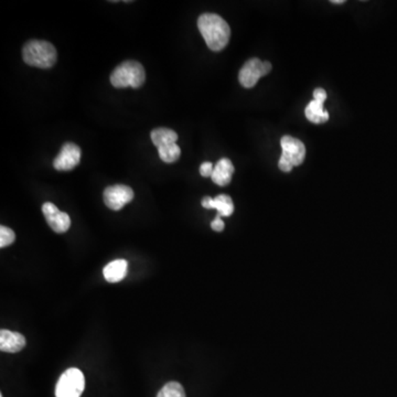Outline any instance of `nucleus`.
<instances>
[{
    "label": "nucleus",
    "mask_w": 397,
    "mask_h": 397,
    "mask_svg": "<svg viewBox=\"0 0 397 397\" xmlns=\"http://www.w3.org/2000/svg\"><path fill=\"white\" fill-rule=\"evenodd\" d=\"M314 99L323 103V102L327 99V93H325V90H323V88H317V90H315V92H314Z\"/></svg>",
    "instance_id": "obj_21"
},
{
    "label": "nucleus",
    "mask_w": 397,
    "mask_h": 397,
    "mask_svg": "<svg viewBox=\"0 0 397 397\" xmlns=\"http://www.w3.org/2000/svg\"><path fill=\"white\" fill-rule=\"evenodd\" d=\"M270 71H272V64L267 61L263 62V64H261V73H263V76L268 74Z\"/></svg>",
    "instance_id": "obj_22"
},
{
    "label": "nucleus",
    "mask_w": 397,
    "mask_h": 397,
    "mask_svg": "<svg viewBox=\"0 0 397 397\" xmlns=\"http://www.w3.org/2000/svg\"><path fill=\"white\" fill-rule=\"evenodd\" d=\"M80 161V147L72 143H67L62 146L59 155L54 159V165L56 170L70 171L78 167Z\"/></svg>",
    "instance_id": "obj_7"
},
{
    "label": "nucleus",
    "mask_w": 397,
    "mask_h": 397,
    "mask_svg": "<svg viewBox=\"0 0 397 397\" xmlns=\"http://www.w3.org/2000/svg\"><path fill=\"white\" fill-rule=\"evenodd\" d=\"M197 28L211 50L218 52L227 46L231 37V29L227 22L219 15H201L197 19Z\"/></svg>",
    "instance_id": "obj_1"
},
{
    "label": "nucleus",
    "mask_w": 397,
    "mask_h": 397,
    "mask_svg": "<svg viewBox=\"0 0 397 397\" xmlns=\"http://www.w3.org/2000/svg\"><path fill=\"white\" fill-rule=\"evenodd\" d=\"M305 115L309 122L315 124H323L328 122L329 113L323 108V103L321 102H310L305 110Z\"/></svg>",
    "instance_id": "obj_15"
},
{
    "label": "nucleus",
    "mask_w": 397,
    "mask_h": 397,
    "mask_svg": "<svg viewBox=\"0 0 397 397\" xmlns=\"http://www.w3.org/2000/svg\"><path fill=\"white\" fill-rule=\"evenodd\" d=\"M211 227L216 232H222L224 229V222L222 221L221 216H216V219L211 223Z\"/></svg>",
    "instance_id": "obj_20"
},
{
    "label": "nucleus",
    "mask_w": 397,
    "mask_h": 397,
    "mask_svg": "<svg viewBox=\"0 0 397 397\" xmlns=\"http://www.w3.org/2000/svg\"><path fill=\"white\" fill-rule=\"evenodd\" d=\"M16 240V234H15L13 229L9 227H0V248H5L7 246L11 245Z\"/></svg>",
    "instance_id": "obj_18"
},
{
    "label": "nucleus",
    "mask_w": 397,
    "mask_h": 397,
    "mask_svg": "<svg viewBox=\"0 0 397 397\" xmlns=\"http://www.w3.org/2000/svg\"><path fill=\"white\" fill-rule=\"evenodd\" d=\"M157 397H186L184 387L178 382H169L160 389Z\"/></svg>",
    "instance_id": "obj_17"
},
{
    "label": "nucleus",
    "mask_w": 397,
    "mask_h": 397,
    "mask_svg": "<svg viewBox=\"0 0 397 397\" xmlns=\"http://www.w3.org/2000/svg\"><path fill=\"white\" fill-rule=\"evenodd\" d=\"M214 167L211 163H203L200 167V174L202 177H212L213 174Z\"/></svg>",
    "instance_id": "obj_19"
},
{
    "label": "nucleus",
    "mask_w": 397,
    "mask_h": 397,
    "mask_svg": "<svg viewBox=\"0 0 397 397\" xmlns=\"http://www.w3.org/2000/svg\"><path fill=\"white\" fill-rule=\"evenodd\" d=\"M43 216L46 218L49 227L58 234L69 231L71 227V219L69 214L61 212L54 203L46 202L42 206Z\"/></svg>",
    "instance_id": "obj_8"
},
{
    "label": "nucleus",
    "mask_w": 397,
    "mask_h": 397,
    "mask_svg": "<svg viewBox=\"0 0 397 397\" xmlns=\"http://www.w3.org/2000/svg\"><path fill=\"white\" fill-rule=\"evenodd\" d=\"M0 397H3V394H0Z\"/></svg>",
    "instance_id": "obj_24"
},
{
    "label": "nucleus",
    "mask_w": 397,
    "mask_h": 397,
    "mask_svg": "<svg viewBox=\"0 0 397 397\" xmlns=\"http://www.w3.org/2000/svg\"><path fill=\"white\" fill-rule=\"evenodd\" d=\"M233 174H234V165L232 161L227 158H222L214 167L213 174L211 178L212 181L220 187H225L232 180Z\"/></svg>",
    "instance_id": "obj_12"
},
{
    "label": "nucleus",
    "mask_w": 397,
    "mask_h": 397,
    "mask_svg": "<svg viewBox=\"0 0 397 397\" xmlns=\"http://www.w3.org/2000/svg\"><path fill=\"white\" fill-rule=\"evenodd\" d=\"M22 59L30 67L50 69L56 63L58 54L48 41L30 40L22 49Z\"/></svg>",
    "instance_id": "obj_2"
},
{
    "label": "nucleus",
    "mask_w": 397,
    "mask_h": 397,
    "mask_svg": "<svg viewBox=\"0 0 397 397\" xmlns=\"http://www.w3.org/2000/svg\"><path fill=\"white\" fill-rule=\"evenodd\" d=\"M104 202L107 208L111 210L120 211L131 202L133 199V191L131 187L125 186V184H115L105 189Z\"/></svg>",
    "instance_id": "obj_6"
},
{
    "label": "nucleus",
    "mask_w": 397,
    "mask_h": 397,
    "mask_svg": "<svg viewBox=\"0 0 397 397\" xmlns=\"http://www.w3.org/2000/svg\"><path fill=\"white\" fill-rule=\"evenodd\" d=\"M202 206L204 209H214V210L218 211V216H232L233 212H234V204H233L232 199L227 195H220L214 199L206 197L202 200Z\"/></svg>",
    "instance_id": "obj_11"
},
{
    "label": "nucleus",
    "mask_w": 397,
    "mask_h": 397,
    "mask_svg": "<svg viewBox=\"0 0 397 397\" xmlns=\"http://www.w3.org/2000/svg\"><path fill=\"white\" fill-rule=\"evenodd\" d=\"M26 347V338L15 331H0V350L8 353H17Z\"/></svg>",
    "instance_id": "obj_10"
},
{
    "label": "nucleus",
    "mask_w": 397,
    "mask_h": 397,
    "mask_svg": "<svg viewBox=\"0 0 397 397\" xmlns=\"http://www.w3.org/2000/svg\"><path fill=\"white\" fill-rule=\"evenodd\" d=\"M110 80L116 88H138L146 81V73L139 62L125 61L113 71Z\"/></svg>",
    "instance_id": "obj_3"
},
{
    "label": "nucleus",
    "mask_w": 397,
    "mask_h": 397,
    "mask_svg": "<svg viewBox=\"0 0 397 397\" xmlns=\"http://www.w3.org/2000/svg\"><path fill=\"white\" fill-rule=\"evenodd\" d=\"M128 263L125 259H115L107 264L103 270L105 279L108 283H118L127 276Z\"/></svg>",
    "instance_id": "obj_13"
},
{
    "label": "nucleus",
    "mask_w": 397,
    "mask_h": 397,
    "mask_svg": "<svg viewBox=\"0 0 397 397\" xmlns=\"http://www.w3.org/2000/svg\"><path fill=\"white\" fill-rule=\"evenodd\" d=\"M282 144V157H280L278 167L284 172H289L293 167L300 165L306 158V147L302 140L293 138L291 136H284L280 140Z\"/></svg>",
    "instance_id": "obj_4"
},
{
    "label": "nucleus",
    "mask_w": 397,
    "mask_h": 397,
    "mask_svg": "<svg viewBox=\"0 0 397 397\" xmlns=\"http://www.w3.org/2000/svg\"><path fill=\"white\" fill-rule=\"evenodd\" d=\"M86 389V378L82 371L71 368L65 371L56 383V397H81Z\"/></svg>",
    "instance_id": "obj_5"
},
{
    "label": "nucleus",
    "mask_w": 397,
    "mask_h": 397,
    "mask_svg": "<svg viewBox=\"0 0 397 397\" xmlns=\"http://www.w3.org/2000/svg\"><path fill=\"white\" fill-rule=\"evenodd\" d=\"M261 64L263 62L261 60L253 58L243 65L238 74V80L243 88H252L257 84L259 79L263 76Z\"/></svg>",
    "instance_id": "obj_9"
},
{
    "label": "nucleus",
    "mask_w": 397,
    "mask_h": 397,
    "mask_svg": "<svg viewBox=\"0 0 397 397\" xmlns=\"http://www.w3.org/2000/svg\"><path fill=\"white\" fill-rule=\"evenodd\" d=\"M158 152H159L160 159L163 160V163H175L181 155V149L177 144L160 148V149H158Z\"/></svg>",
    "instance_id": "obj_16"
},
{
    "label": "nucleus",
    "mask_w": 397,
    "mask_h": 397,
    "mask_svg": "<svg viewBox=\"0 0 397 397\" xmlns=\"http://www.w3.org/2000/svg\"><path fill=\"white\" fill-rule=\"evenodd\" d=\"M177 140H178V135L176 131L169 128H156L152 131V142L157 147V149L177 144Z\"/></svg>",
    "instance_id": "obj_14"
},
{
    "label": "nucleus",
    "mask_w": 397,
    "mask_h": 397,
    "mask_svg": "<svg viewBox=\"0 0 397 397\" xmlns=\"http://www.w3.org/2000/svg\"><path fill=\"white\" fill-rule=\"evenodd\" d=\"M332 3H339V5H341V3H344V0H332L331 1Z\"/></svg>",
    "instance_id": "obj_23"
}]
</instances>
